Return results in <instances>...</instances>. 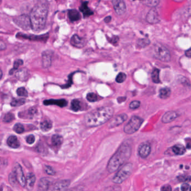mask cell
Returning <instances> with one entry per match:
<instances>
[{
    "mask_svg": "<svg viewBox=\"0 0 191 191\" xmlns=\"http://www.w3.org/2000/svg\"><path fill=\"white\" fill-rule=\"evenodd\" d=\"M45 171L46 173L50 176H54L56 174V172L51 167L48 166V165H46L45 167Z\"/></svg>",
    "mask_w": 191,
    "mask_h": 191,
    "instance_id": "7bdbcfd3",
    "label": "cell"
},
{
    "mask_svg": "<svg viewBox=\"0 0 191 191\" xmlns=\"http://www.w3.org/2000/svg\"><path fill=\"white\" fill-rule=\"evenodd\" d=\"M16 93L18 96H23V97H27L28 96V92L27 90L23 87L18 88L16 90Z\"/></svg>",
    "mask_w": 191,
    "mask_h": 191,
    "instance_id": "f35d334b",
    "label": "cell"
},
{
    "mask_svg": "<svg viewBox=\"0 0 191 191\" xmlns=\"http://www.w3.org/2000/svg\"><path fill=\"white\" fill-rule=\"evenodd\" d=\"M37 109L35 108H34V107L31 108L28 111V115L29 116V118H33V117L37 113Z\"/></svg>",
    "mask_w": 191,
    "mask_h": 191,
    "instance_id": "b9f144b4",
    "label": "cell"
},
{
    "mask_svg": "<svg viewBox=\"0 0 191 191\" xmlns=\"http://www.w3.org/2000/svg\"><path fill=\"white\" fill-rule=\"evenodd\" d=\"M111 20H112L111 16H108V17H106V18L104 19V21H105V23H109V22L111 21Z\"/></svg>",
    "mask_w": 191,
    "mask_h": 191,
    "instance_id": "db71d44e",
    "label": "cell"
},
{
    "mask_svg": "<svg viewBox=\"0 0 191 191\" xmlns=\"http://www.w3.org/2000/svg\"><path fill=\"white\" fill-rule=\"evenodd\" d=\"M52 128V123L49 120H45L40 123V128L44 132H47Z\"/></svg>",
    "mask_w": 191,
    "mask_h": 191,
    "instance_id": "4316f807",
    "label": "cell"
},
{
    "mask_svg": "<svg viewBox=\"0 0 191 191\" xmlns=\"http://www.w3.org/2000/svg\"><path fill=\"white\" fill-rule=\"evenodd\" d=\"M1 78H2V71H1Z\"/></svg>",
    "mask_w": 191,
    "mask_h": 191,
    "instance_id": "11a10c76",
    "label": "cell"
},
{
    "mask_svg": "<svg viewBox=\"0 0 191 191\" xmlns=\"http://www.w3.org/2000/svg\"><path fill=\"white\" fill-rule=\"evenodd\" d=\"M178 81H180L181 84L186 85L187 86H190V83L187 78L185 77L180 76L178 78Z\"/></svg>",
    "mask_w": 191,
    "mask_h": 191,
    "instance_id": "ee69618b",
    "label": "cell"
},
{
    "mask_svg": "<svg viewBox=\"0 0 191 191\" xmlns=\"http://www.w3.org/2000/svg\"><path fill=\"white\" fill-rule=\"evenodd\" d=\"M172 151L176 155H182L186 153V149L183 146L176 145L172 147Z\"/></svg>",
    "mask_w": 191,
    "mask_h": 191,
    "instance_id": "484cf974",
    "label": "cell"
},
{
    "mask_svg": "<svg viewBox=\"0 0 191 191\" xmlns=\"http://www.w3.org/2000/svg\"><path fill=\"white\" fill-rule=\"evenodd\" d=\"M23 64V61L21 60H16L14 62V67L13 69L10 70V75H12L14 72L16 70L19 68L20 66L22 65Z\"/></svg>",
    "mask_w": 191,
    "mask_h": 191,
    "instance_id": "d590c367",
    "label": "cell"
},
{
    "mask_svg": "<svg viewBox=\"0 0 191 191\" xmlns=\"http://www.w3.org/2000/svg\"><path fill=\"white\" fill-rule=\"evenodd\" d=\"M13 130L17 134H22L24 131V127L21 123H16L14 126Z\"/></svg>",
    "mask_w": 191,
    "mask_h": 191,
    "instance_id": "e575fe53",
    "label": "cell"
},
{
    "mask_svg": "<svg viewBox=\"0 0 191 191\" xmlns=\"http://www.w3.org/2000/svg\"><path fill=\"white\" fill-rule=\"evenodd\" d=\"M114 110L109 107H101L90 112L85 116L86 126L90 127L100 126L112 117Z\"/></svg>",
    "mask_w": 191,
    "mask_h": 191,
    "instance_id": "6da1fadb",
    "label": "cell"
},
{
    "mask_svg": "<svg viewBox=\"0 0 191 191\" xmlns=\"http://www.w3.org/2000/svg\"><path fill=\"white\" fill-rule=\"evenodd\" d=\"M143 4L150 8H154L158 5L160 3V1L158 0H149V1H144L142 2Z\"/></svg>",
    "mask_w": 191,
    "mask_h": 191,
    "instance_id": "4dcf8cb0",
    "label": "cell"
},
{
    "mask_svg": "<svg viewBox=\"0 0 191 191\" xmlns=\"http://www.w3.org/2000/svg\"><path fill=\"white\" fill-rule=\"evenodd\" d=\"M26 141L28 144L31 145L35 142V137L33 135L31 134L27 137Z\"/></svg>",
    "mask_w": 191,
    "mask_h": 191,
    "instance_id": "f6af8a7d",
    "label": "cell"
},
{
    "mask_svg": "<svg viewBox=\"0 0 191 191\" xmlns=\"http://www.w3.org/2000/svg\"><path fill=\"white\" fill-rule=\"evenodd\" d=\"M71 183L70 180H61L54 183L47 191H65Z\"/></svg>",
    "mask_w": 191,
    "mask_h": 191,
    "instance_id": "ba28073f",
    "label": "cell"
},
{
    "mask_svg": "<svg viewBox=\"0 0 191 191\" xmlns=\"http://www.w3.org/2000/svg\"><path fill=\"white\" fill-rule=\"evenodd\" d=\"M36 181L35 176L32 173L28 174L27 178V186L28 190H31L34 186Z\"/></svg>",
    "mask_w": 191,
    "mask_h": 191,
    "instance_id": "ffe728a7",
    "label": "cell"
},
{
    "mask_svg": "<svg viewBox=\"0 0 191 191\" xmlns=\"http://www.w3.org/2000/svg\"><path fill=\"white\" fill-rule=\"evenodd\" d=\"M48 6L47 4L40 3L33 8L31 12L30 19L31 29L35 31H42L46 25L48 15Z\"/></svg>",
    "mask_w": 191,
    "mask_h": 191,
    "instance_id": "3957f363",
    "label": "cell"
},
{
    "mask_svg": "<svg viewBox=\"0 0 191 191\" xmlns=\"http://www.w3.org/2000/svg\"><path fill=\"white\" fill-rule=\"evenodd\" d=\"M178 117V114L175 111H169L165 113L162 117V122L169 123L174 121Z\"/></svg>",
    "mask_w": 191,
    "mask_h": 191,
    "instance_id": "e0dca14e",
    "label": "cell"
},
{
    "mask_svg": "<svg viewBox=\"0 0 191 191\" xmlns=\"http://www.w3.org/2000/svg\"><path fill=\"white\" fill-rule=\"evenodd\" d=\"M18 36H19V37H21L23 38H28L29 39H32V40H45L46 39L48 38V36H46V35H40V36H35V35H30L29 37V35H28L23 34H21V35L19 34L17 35Z\"/></svg>",
    "mask_w": 191,
    "mask_h": 191,
    "instance_id": "d4e9b609",
    "label": "cell"
},
{
    "mask_svg": "<svg viewBox=\"0 0 191 191\" xmlns=\"http://www.w3.org/2000/svg\"><path fill=\"white\" fill-rule=\"evenodd\" d=\"M15 76L19 80L25 81L29 76V71L27 68H22L16 73Z\"/></svg>",
    "mask_w": 191,
    "mask_h": 191,
    "instance_id": "ac0fdd59",
    "label": "cell"
},
{
    "mask_svg": "<svg viewBox=\"0 0 191 191\" xmlns=\"http://www.w3.org/2000/svg\"><path fill=\"white\" fill-rule=\"evenodd\" d=\"M171 94V90L169 88H161L159 91V97L161 99H166L168 98Z\"/></svg>",
    "mask_w": 191,
    "mask_h": 191,
    "instance_id": "cb8c5ba5",
    "label": "cell"
},
{
    "mask_svg": "<svg viewBox=\"0 0 191 191\" xmlns=\"http://www.w3.org/2000/svg\"><path fill=\"white\" fill-rule=\"evenodd\" d=\"M14 119V115L11 113H8L4 115L3 121L6 123L11 122Z\"/></svg>",
    "mask_w": 191,
    "mask_h": 191,
    "instance_id": "ab89813d",
    "label": "cell"
},
{
    "mask_svg": "<svg viewBox=\"0 0 191 191\" xmlns=\"http://www.w3.org/2000/svg\"><path fill=\"white\" fill-rule=\"evenodd\" d=\"M63 142V138L59 134H54L52 138V143L54 146L61 145Z\"/></svg>",
    "mask_w": 191,
    "mask_h": 191,
    "instance_id": "83f0119b",
    "label": "cell"
},
{
    "mask_svg": "<svg viewBox=\"0 0 191 191\" xmlns=\"http://www.w3.org/2000/svg\"><path fill=\"white\" fill-rule=\"evenodd\" d=\"M80 100L77 99H73L71 102V109L74 112H77L81 109V104Z\"/></svg>",
    "mask_w": 191,
    "mask_h": 191,
    "instance_id": "f546056e",
    "label": "cell"
},
{
    "mask_svg": "<svg viewBox=\"0 0 191 191\" xmlns=\"http://www.w3.org/2000/svg\"><path fill=\"white\" fill-rule=\"evenodd\" d=\"M146 20L151 24H155L160 22V16L156 8H153L149 10L146 17Z\"/></svg>",
    "mask_w": 191,
    "mask_h": 191,
    "instance_id": "9c48e42d",
    "label": "cell"
},
{
    "mask_svg": "<svg viewBox=\"0 0 191 191\" xmlns=\"http://www.w3.org/2000/svg\"><path fill=\"white\" fill-rule=\"evenodd\" d=\"M133 170V164L128 163L119 170L113 178V182L116 184H121L126 180Z\"/></svg>",
    "mask_w": 191,
    "mask_h": 191,
    "instance_id": "277c9868",
    "label": "cell"
},
{
    "mask_svg": "<svg viewBox=\"0 0 191 191\" xmlns=\"http://www.w3.org/2000/svg\"><path fill=\"white\" fill-rule=\"evenodd\" d=\"M151 151V147L148 143L145 142L142 144L138 148V154L140 157L145 159L148 157Z\"/></svg>",
    "mask_w": 191,
    "mask_h": 191,
    "instance_id": "5bb4252c",
    "label": "cell"
},
{
    "mask_svg": "<svg viewBox=\"0 0 191 191\" xmlns=\"http://www.w3.org/2000/svg\"><path fill=\"white\" fill-rule=\"evenodd\" d=\"M185 55L188 57L191 58V48H189L185 52Z\"/></svg>",
    "mask_w": 191,
    "mask_h": 191,
    "instance_id": "f907efd6",
    "label": "cell"
},
{
    "mask_svg": "<svg viewBox=\"0 0 191 191\" xmlns=\"http://www.w3.org/2000/svg\"><path fill=\"white\" fill-rule=\"evenodd\" d=\"M53 180L50 178H42L39 180L38 191H47L53 184Z\"/></svg>",
    "mask_w": 191,
    "mask_h": 191,
    "instance_id": "4fadbf2b",
    "label": "cell"
},
{
    "mask_svg": "<svg viewBox=\"0 0 191 191\" xmlns=\"http://www.w3.org/2000/svg\"><path fill=\"white\" fill-rule=\"evenodd\" d=\"M189 184L187 183H184L181 186V190L182 191H187L189 189Z\"/></svg>",
    "mask_w": 191,
    "mask_h": 191,
    "instance_id": "681fc988",
    "label": "cell"
},
{
    "mask_svg": "<svg viewBox=\"0 0 191 191\" xmlns=\"http://www.w3.org/2000/svg\"><path fill=\"white\" fill-rule=\"evenodd\" d=\"M43 104L46 105H56L59 107H65L67 105V102L66 100L63 99L46 100L43 102Z\"/></svg>",
    "mask_w": 191,
    "mask_h": 191,
    "instance_id": "d6986e66",
    "label": "cell"
},
{
    "mask_svg": "<svg viewBox=\"0 0 191 191\" xmlns=\"http://www.w3.org/2000/svg\"><path fill=\"white\" fill-rule=\"evenodd\" d=\"M189 191H191V188H190V189H189Z\"/></svg>",
    "mask_w": 191,
    "mask_h": 191,
    "instance_id": "6f0895ef",
    "label": "cell"
},
{
    "mask_svg": "<svg viewBox=\"0 0 191 191\" xmlns=\"http://www.w3.org/2000/svg\"><path fill=\"white\" fill-rule=\"evenodd\" d=\"M8 180L10 182V183L11 184L12 186H15L18 183V180L16 176L15 172H11L8 176Z\"/></svg>",
    "mask_w": 191,
    "mask_h": 191,
    "instance_id": "836d02e7",
    "label": "cell"
},
{
    "mask_svg": "<svg viewBox=\"0 0 191 191\" xmlns=\"http://www.w3.org/2000/svg\"><path fill=\"white\" fill-rule=\"evenodd\" d=\"M73 191L72 189H69V190H66V191Z\"/></svg>",
    "mask_w": 191,
    "mask_h": 191,
    "instance_id": "9f6ffc18",
    "label": "cell"
},
{
    "mask_svg": "<svg viewBox=\"0 0 191 191\" xmlns=\"http://www.w3.org/2000/svg\"><path fill=\"white\" fill-rule=\"evenodd\" d=\"M126 100V97H119L118 98V102L119 103H122L123 102H125V100Z\"/></svg>",
    "mask_w": 191,
    "mask_h": 191,
    "instance_id": "816d5d0a",
    "label": "cell"
},
{
    "mask_svg": "<svg viewBox=\"0 0 191 191\" xmlns=\"http://www.w3.org/2000/svg\"><path fill=\"white\" fill-rule=\"evenodd\" d=\"M115 11L118 15H122L126 10L125 2L122 0H113L112 1Z\"/></svg>",
    "mask_w": 191,
    "mask_h": 191,
    "instance_id": "8fae6325",
    "label": "cell"
},
{
    "mask_svg": "<svg viewBox=\"0 0 191 191\" xmlns=\"http://www.w3.org/2000/svg\"><path fill=\"white\" fill-rule=\"evenodd\" d=\"M126 75L123 73H119L118 75L116 77L115 81L118 83H122L126 79Z\"/></svg>",
    "mask_w": 191,
    "mask_h": 191,
    "instance_id": "8d00e7d4",
    "label": "cell"
},
{
    "mask_svg": "<svg viewBox=\"0 0 191 191\" xmlns=\"http://www.w3.org/2000/svg\"><path fill=\"white\" fill-rule=\"evenodd\" d=\"M150 43V41L148 39H140L138 41V46L140 48H145L146 46H149Z\"/></svg>",
    "mask_w": 191,
    "mask_h": 191,
    "instance_id": "1f68e13d",
    "label": "cell"
},
{
    "mask_svg": "<svg viewBox=\"0 0 191 191\" xmlns=\"http://www.w3.org/2000/svg\"><path fill=\"white\" fill-rule=\"evenodd\" d=\"M153 53L154 57L161 61L168 62L170 61L171 55L169 50L160 44L154 45Z\"/></svg>",
    "mask_w": 191,
    "mask_h": 191,
    "instance_id": "5b68a950",
    "label": "cell"
},
{
    "mask_svg": "<svg viewBox=\"0 0 191 191\" xmlns=\"http://www.w3.org/2000/svg\"><path fill=\"white\" fill-rule=\"evenodd\" d=\"M131 153V146L126 142L122 144L109 161L107 165L108 171L110 173L117 171L129 159Z\"/></svg>",
    "mask_w": 191,
    "mask_h": 191,
    "instance_id": "7a4b0ae2",
    "label": "cell"
},
{
    "mask_svg": "<svg viewBox=\"0 0 191 191\" xmlns=\"http://www.w3.org/2000/svg\"><path fill=\"white\" fill-rule=\"evenodd\" d=\"M52 52L51 50H46L42 53V65L44 68H48L52 62Z\"/></svg>",
    "mask_w": 191,
    "mask_h": 191,
    "instance_id": "9a60e30c",
    "label": "cell"
},
{
    "mask_svg": "<svg viewBox=\"0 0 191 191\" xmlns=\"http://www.w3.org/2000/svg\"><path fill=\"white\" fill-rule=\"evenodd\" d=\"M0 48L1 50H4L6 48V45L2 40L1 41V43H0Z\"/></svg>",
    "mask_w": 191,
    "mask_h": 191,
    "instance_id": "f5cc1de1",
    "label": "cell"
},
{
    "mask_svg": "<svg viewBox=\"0 0 191 191\" xmlns=\"http://www.w3.org/2000/svg\"><path fill=\"white\" fill-rule=\"evenodd\" d=\"M68 16H69L70 20L73 22L78 21L81 18L80 13L78 11H77L76 10H75V9H71L69 10Z\"/></svg>",
    "mask_w": 191,
    "mask_h": 191,
    "instance_id": "603a6c76",
    "label": "cell"
},
{
    "mask_svg": "<svg viewBox=\"0 0 191 191\" xmlns=\"http://www.w3.org/2000/svg\"><path fill=\"white\" fill-rule=\"evenodd\" d=\"M178 180L181 182H186V181H191V176H178Z\"/></svg>",
    "mask_w": 191,
    "mask_h": 191,
    "instance_id": "7dc6e473",
    "label": "cell"
},
{
    "mask_svg": "<svg viewBox=\"0 0 191 191\" xmlns=\"http://www.w3.org/2000/svg\"><path fill=\"white\" fill-rule=\"evenodd\" d=\"M140 105H141V102L140 101L134 100L130 104L129 107L130 109H136L140 107Z\"/></svg>",
    "mask_w": 191,
    "mask_h": 191,
    "instance_id": "60d3db41",
    "label": "cell"
},
{
    "mask_svg": "<svg viewBox=\"0 0 191 191\" xmlns=\"http://www.w3.org/2000/svg\"><path fill=\"white\" fill-rule=\"evenodd\" d=\"M159 73H160V71L159 69L155 68L153 70L151 73V77H152L153 82L154 83L159 84L160 82V77H159Z\"/></svg>",
    "mask_w": 191,
    "mask_h": 191,
    "instance_id": "f1b7e54d",
    "label": "cell"
},
{
    "mask_svg": "<svg viewBox=\"0 0 191 191\" xmlns=\"http://www.w3.org/2000/svg\"><path fill=\"white\" fill-rule=\"evenodd\" d=\"M8 145L13 149H17L20 146V142L18 139L15 136H11L7 140Z\"/></svg>",
    "mask_w": 191,
    "mask_h": 191,
    "instance_id": "7402d4cb",
    "label": "cell"
},
{
    "mask_svg": "<svg viewBox=\"0 0 191 191\" xmlns=\"http://www.w3.org/2000/svg\"><path fill=\"white\" fill-rule=\"evenodd\" d=\"M108 40H109V42H110L111 43H112V44H116L118 42V37H117V36H114V37H113L111 38H108Z\"/></svg>",
    "mask_w": 191,
    "mask_h": 191,
    "instance_id": "bcb514c9",
    "label": "cell"
},
{
    "mask_svg": "<svg viewBox=\"0 0 191 191\" xmlns=\"http://www.w3.org/2000/svg\"><path fill=\"white\" fill-rule=\"evenodd\" d=\"M127 118V115L124 113L118 115L111 120V122L108 125V127L109 128H114L115 127L118 126L119 125H122L123 123L125 122L126 121Z\"/></svg>",
    "mask_w": 191,
    "mask_h": 191,
    "instance_id": "7c38bea8",
    "label": "cell"
},
{
    "mask_svg": "<svg viewBox=\"0 0 191 191\" xmlns=\"http://www.w3.org/2000/svg\"><path fill=\"white\" fill-rule=\"evenodd\" d=\"M86 99L90 102H95L98 100V96L94 92L88 93L86 96Z\"/></svg>",
    "mask_w": 191,
    "mask_h": 191,
    "instance_id": "74e56055",
    "label": "cell"
},
{
    "mask_svg": "<svg viewBox=\"0 0 191 191\" xmlns=\"http://www.w3.org/2000/svg\"><path fill=\"white\" fill-rule=\"evenodd\" d=\"M25 103V100L23 98L21 99H16L13 100L11 103V105L12 107H19L24 104Z\"/></svg>",
    "mask_w": 191,
    "mask_h": 191,
    "instance_id": "d6a6232c",
    "label": "cell"
},
{
    "mask_svg": "<svg viewBox=\"0 0 191 191\" xmlns=\"http://www.w3.org/2000/svg\"><path fill=\"white\" fill-rule=\"evenodd\" d=\"M161 191H172V187L169 185H164L161 188Z\"/></svg>",
    "mask_w": 191,
    "mask_h": 191,
    "instance_id": "c3c4849f",
    "label": "cell"
},
{
    "mask_svg": "<svg viewBox=\"0 0 191 191\" xmlns=\"http://www.w3.org/2000/svg\"><path fill=\"white\" fill-rule=\"evenodd\" d=\"M14 172L15 173L18 182L23 187H24L27 185V180L24 174L23 169L19 164L17 163L16 164Z\"/></svg>",
    "mask_w": 191,
    "mask_h": 191,
    "instance_id": "30bf717a",
    "label": "cell"
},
{
    "mask_svg": "<svg viewBox=\"0 0 191 191\" xmlns=\"http://www.w3.org/2000/svg\"><path fill=\"white\" fill-rule=\"evenodd\" d=\"M143 121L141 118L138 116H133L124 127L125 132L128 134H134L139 130Z\"/></svg>",
    "mask_w": 191,
    "mask_h": 191,
    "instance_id": "8992f818",
    "label": "cell"
},
{
    "mask_svg": "<svg viewBox=\"0 0 191 191\" xmlns=\"http://www.w3.org/2000/svg\"><path fill=\"white\" fill-rule=\"evenodd\" d=\"M70 43L73 47L81 48L84 47L85 45V39L81 38L77 35H74L71 39Z\"/></svg>",
    "mask_w": 191,
    "mask_h": 191,
    "instance_id": "2e32d148",
    "label": "cell"
},
{
    "mask_svg": "<svg viewBox=\"0 0 191 191\" xmlns=\"http://www.w3.org/2000/svg\"><path fill=\"white\" fill-rule=\"evenodd\" d=\"M88 2H83L80 7V10L83 13L84 18L92 15L94 13L92 11L88 8Z\"/></svg>",
    "mask_w": 191,
    "mask_h": 191,
    "instance_id": "44dd1931",
    "label": "cell"
},
{
    "mask_svg": "<svg viewBox=\"0 0 191 191\" xmlns=\"http://www.w3.org/2000/svg\"><path fill=\"white\" fill-rule=\"evenodd\" d=\"M13 20L18 27H19L25 31L29 30L31 28V24L30 17H29L25 14L18 16L14 18Z\"/></svg>",
    "mask_w": 191,
    "mask_h": 191,
    "instance_id": "52a82bcc",
    "label": "cell"
}]
</instances>
